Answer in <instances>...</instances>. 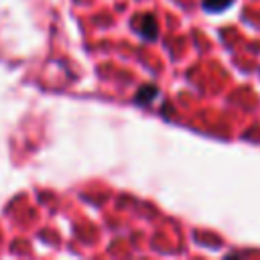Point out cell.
Listing matches in <instances>:
<instances>
[{
  "label": "cell",
  "mask_w": 260,
  "mask_h": 260,
  "mask_svg": "<svg viewBox=\"0 0 260 260\" xmlns=\"http://www.w3.org/2000/svg\"><path fill=\"white\" fill-rule=\"evenodd\" d=\"M156 93H158V89L154 85H142L136 93V104H150Z\"/></svg>",
  "instance_id": "obj_2"
},
{
  "label": "cell",
  "mask_w": 260,
  "mask_h": 260,
  "mask_svg": "<svg viewBox=\"0 0 260 260\" xmlns=\"http://www.w3.org/2000/svg\"><path fill=\"white\" fill-rule=\"evenodd\" d=\"M138 32H140L144 39H148V41L156 39L158 26H156L154 16H150V14H142V16H140V24H138Z\"/></svg>",
  "instance_id": "obj_1"
},
{
  "label": "cell",
  "mask_w": 260,
  "mask_h": 260,
  "mask_svg": "<svg viewBox=\"0 0 260 260\" xmlns=\"http://www.w3.org/2000/svg\"><path fill=\"white\" fill-rule=\"evenodd\" d=\"M201 6L207 12H221L232 6V0H201Z\"/></svg>",
  "instance_id": "obj_3"
}]
</instances>
